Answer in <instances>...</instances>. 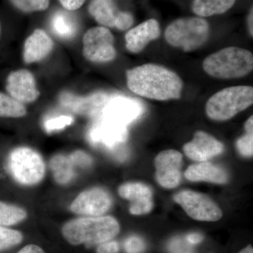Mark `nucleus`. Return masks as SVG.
Returning a JSON list of instances; mask_svg holds the SVG:
<instances>
[{
    "label": "nucleus",
    "instance_id": "1",
    "mask_svg": "<svg viewBox=\"0 0 253 253\" xmlns=\"http://www.w3.org/2000/svg\"><path fill=\"white\" fill-rule=\"evenodd\" d=\"M126 84L131 91L157 101L179 99L184 83L174 71L161 65L146 63L128 70Z\"/></svg>",
    "mask_w": 253,
    "mask_h": 253
},
{
    "label": "nucleus",
    "instance_id": "2",
    "mask_svg": "<svg viewBox=\"0 0 253 253\" xmlns=\"http://www.w3.org/2000/svg\"><path fill=\"white\" fill-rule=\"evenodd\" d=\"M119 223L111 216L78 218L63 226L64 239L73 246L100 244L109 241L120 232Z\"/></svg>",
    "mask_w": 253,
    "mask_h": 253
},
{
    "label": "nucleus",
    "instance_id": "3",
    "mask_svg": "<svg viewBox=\"0 0 253 253\" xmlns=\"http://www.w3.org/2000/svg\"><path fill=\"white\" fill-rule=\"evenodd\" d=\"M205 72L218 79L241 78L253 69V55L249 50L229 46L209 55L205 59Z\"/></svg>",
    "mask_w": 253,
    "mask_h": 253
},
{
    "label": "nucleus",
    "instance_id": "4",
    "mask_svg": "<svg viewBox=\"0 0 253 253\" xmlns=\"http://www.w3.org/2000/svg\"><path fill=\"white\" fill-rule=\"evenodd\" d=\"M253 104V86H230L217 91L208 99L206 112L208 117L213 121H226Z\"/></svg>",
    "mask_w": 253,
    "mask_h": 253
},
{
    "label": "nucleus",
    "instance_id": "5",
    "mask_svg": "<svg viewBox=\"0 0 253 253\" xmlns=\"http://www.w3.org/2000/svg\"><path fill=\"white\" fill-rule=\"evenodd\" d=\"M210 33L209 23L204 18H181L168 26L165 38L169 45L190 52L204 45L209 38Z\"/></svg>",
    "mask_w": 253,
    "mask_h": 253
},
{
    "label": "nucleus",
    "instance_id": "6",
    "mask_svg": "<svg viewBox=\"0 0 253 253\" xmlns=\"http://www.w3.org/2000/svg\"><path fill=\"white\" fill-rule=\"evenodd\" d=\"M7 167L15 181L22 185L38 184L45 174V165L41 154L28 147L13 150L8 157Z\"/></svg>",
    "mask_w": 253,
    "mask_h": 253
},
{
    "label": "nucleus",
    "instance_id": "7",
    "mask_svg": "<svg viewBox=\"0 0 253 253\" xmlns=\"http://www.w3.org/2000/svg\"><path fill=\"white\" fill-rule=\"evenodd\" d=\"M83 43V55L88 61L102 63L116 59L114 37L108 28H90L84 33Z\"/></svg>",
    "mask_w": 253,
    "mask_h": 253
},
{
    "label": "nucleus",
    "instance_id": "8",
    "mask_svg": "<svg viewBox=\"0 0 253 253\" xmlns=\"http://www.w3.org/2000/svg\"><path fill=\"white\" fill-rule=\"evenodd\" d=\"M173 199L188 215L196 220L216 221L222 217L220 208L206 195L184 190L174 195Z\"/></svg>",
    "mask_w": 253,
    "mask_h": 253
},
{
    "label": "nucleus",
    "instance_id": "9",
    "mask_svg": "<svg viewBox=\"0 0 253 253\" xmlns=\"http://www.w3.org/2000/svg\"><path fill=\"white\" fill-rule=\"evenodd\" d=\"M144 106L137 100L122 95H111L99 117L127 126L144 113Z\"/></svg>",
    "mask_w": 253,
    "mask_h": 253
},
{
    "label": "nucleus",
    "instance_id": "10",
    "mask_svg": "<svg viewBox=\"0 0 253 253\" xmlns=\"http://www.w3.org/2000/svg\"><path fill=\"white\" fill-rule=\"evenodd\" d=\"M127 129L102 117L96 120L87 133L89 142L94 146H102L109 149H116L126 142L127 139Z\"/></svg>",
    "mask_w": 253,
    "mask_h": 253
},
{
    "label": "nucleus",
    "instance_id": "11",
    "mask_svg": "<svg viewBox=\"0 0 253 253\" xmlns=\"http://www.w3.org/2000/svg\"><path fill=\"white\" fill-rule=\"evenodd\" d=\"M88 11L96 22L105 27L126 31L134 23L132 15L127 11H120L113 0H92Z\"/></svg>",
    "mask_w": 253,
    "mask_h": 253
},
{
    "label": "nucleus",
    "instance_id": "12",
    "mask_svg": "<svg viewBox=\"0 0 253 253\" xmlns=\"http://www.w3.org/2000/svg\"><path fill=\"white\" fill-rule=\"evenodd\" d=\"M111 96L98 91L88 96H79L64 91L60 94L59 102L63 107L71 112L96 118L99 117Z\"/></svg>",
    "mask_w": 253,
    "mask_h": 253
},
{
    "label": "nucleus",
    "instance_id": "13",
    "mask_svg": "<svg viewBox=\"0 0 253 253\" xmlns=\"http://www.w3.org/2000/svg\"><path fill=\"white\" fill-rule=\"evenodd\" d=\"M111 205L112 199L107 191L100 188H92L78 195L70 209L81 215L99 217L107 212Z\"/></svg>",
    "mask_w": 253,
    "mask_h": 253
},
{
    "label": "nucleus",
    "instance_id": "14",
    "mask_svg": "<svg viewBox=\"0 0 253 253\" xmlns=\"http://www.w3.org/2000/svg\"><path fill=\"white\" fill-rule=\"evenodd\" d=\"M182 155L175 150H166L155 158L156 178L158 184L166 189H172L179 184Z\"/></svg>",
    "mask_w": 253,
    "mask_h": 253
},
{
    "label": "nucleus",
    "instance_id": "15",
    "mask_svg": "<svg viewBox=\"0 0 253 253\" xmlns=\"http://www.w3.org/2000/svg\"><path fill=\"white\" fill-rule=\"evenodd\" d=\"M6 91L21 103H31L40 96L34 76L27 70L13 71L6 79Z\"/></svg>",
    "mask_w": 253,
    "mask_h": 253
},
{
    "label": "nucleus",
    "instance_id": "16",
    "mask_svg": "<svg viewBox=\"0 0 253 253\" xmlns=\"http://www.w3.org/2000/svg\"><path fill=\"white\" fill-rule=\"evenodd\" d=\"M184 154L190 159L199 162H206L224 151V145L211 134L199 131L194 139L184 145Z\"/></svg>",
    "mask_w": 253,
    "mask_h": 253
},
{
    "label": "nucleus",
    "instance_id": "17",
    "mask_svg": "<svg viewBox=\"0 0 253 253\" xmlns=\"http://www.w3.org/2000/svg\"><path fill=\"white\" fill-rule=\"evenodd\" d=\"M118 194L123 199L131 201L129 212L134 215L147 214L154 207L152 191L142 183L123 184L118 189Z\"/></svg>",
    "mask_w": 253,
    "mask_h": 253
},
{
    "label": "nucleus",
    "instance_id": "18",
    "mask_svg": "<svg viewBox=\"0 0 253 253\" xmlns=\"http://www.w3.org/2000/svg\"><path fill=\"white\" fill-rule=\"evenodd\" d=\"M159 23L154 18L145 21L126 33V48L134 54L141 52L151 42L161 36Z\"/></svg>",
    "mask_w": 253,
    "mask_h": 253
},
{
    "label": "nucleus",
    "instance_id": "19",
    "mask_svg": "<svg viewBox=\"0 0 253 253\" xmlns=\"http://www.w3.org/2000/svg\"><path fill=\"white\" fill-rule=\"evenodd\" d=\"M54 48V42L45 31L36 29L25 42L23 60L27 64L45 59Z\"/></svg>",
    "mask_w": 253,
    "mask_h": 253
},
{
    "label": "nucleus",
    "instance_id": "20",
    "mask_svg": "<svg viewBox=\"0 0 253 253\" xmlns=\"http://www.w3.org/2000/svg\"><path fill=\"white\" fill-rule=\"evenodd\" d=\"M184 176L191 181H207L214 184H226L228 174L223 168L212 163L202 162L187 168Z\"/></svg>",
    "mask_w": 253,
    "mask_h": 253
},
{
    "label": "nucleus",
    "instance_id": "21",
    "mask_svg": "<svg viewBox=\"0 0 253 253\" xmlns=\"http://www.w3.org/2000/svg\"><path fill=\"white\" fill-rule=\"evenodd\" d=\"M56 182L60 184H67L72 181L76 176V168L69 156L57 154L51 158L49 163Z\"/></svg>",
    "mask_w": 253,
    "mask_h": 253
},
{
    "label": "nucleus",
    "instance_id": "22",
    "mask_svg": "<svg viewBox=\"0 0 253 253\" xmlns=\"http://www.w3.org/2000/svg\"><path fill=\"white\" fill-rule=\"evenodd\" d=\"M51 31L62 39H72L77 34L78 24L72 15L66 11H56L51 20Z\"/></svg>",
    "mask_w": 253,
    "mask_h": 253
},
{
    "label": "nucleus",
    "instance_id": "23",
    "mask_svg": "<svg viewBox=\"0 0 253 253\" xmlns=\"http://www.w3.org/2000/svg\"><path fill=\"white\" fill-rule=\"evenodd\" d=\"M236 0H194L192 10L201 17L224 14L235 4Z\"/></svg>",
    "mask_w": 253,
    "mask_h": 253
},
{
    "label": "nucleus",
    "instance_id": "24",
    "mask_svg": "<svg viewBox=\"0 0 253 253\" xmlns=\"http://www.w3.org/2000/svg\"><path fill=\"white\" fill-rule=\"evenodd\" d=\"M27 217L22 208L0 201V226H11L21 222Z\"/></svg>",
    "mask_w": 253,
    "mask_h": 253
},
{
    "label": "nucleus",
    "instance_id": "25",
    "mask_svg": "<svg viewBox=\"0 0 253 253\" xmlns=\"http://www.w3.org/2000/svg\"><path fill=\"white\" fill-rule=\"evenodd\" d=\"M26 113L22 103L0 92V117L21 118L26 116Z\"/></svg>",
    "mask_w": 253,
    "mask_h": 253
},
{
    "label": "nucleus",
    "instance_id": "26",
    "mask_svg": "<svg viewBox=\"0 0 253 253\" xmlns=\"http://www.w3.org/2000/svg\"><path fill=\"white\" fill-rule=\"evenodd\" d=\"M246 134L236 141V148L240 154L246 157L253 154V118L251 116L245 123Z\"/></svg>",
    "mask_w": 253,
    "mask_h": 253
},
{
    "label": "nucleus",
    "instance_id": "27",
    "mask_svg": "<svg viewBox=\"0 0 253 253\" xmlns=\"http://www.w3.org/2000/svg\"><path fill=\"white\" fill-rule=\"evenodd\" d=\"M22 241L20 231L0 226V252L21 244Z\"/></svg>",
    "mask_w": 253,
    "mask_h": 253
},
{
    "label": "nucleus",
    "instance_id": "28",
    "mask_svg": "<svg viewBox=\"0 0 253 253\" xmlns=\"http://www.w3.org/2000/svg\"><path fill=\"white\" fill-rule=\"evenodd\" d=\"M16 9L24 13L42 11L48 9L50 0H9Z\"/></svg>",
    "mask_w": 253,
    "mask_h": 253
},
{
    "label": "nucleus",
    "instance_id": "29",
    "mask_svg": "<svg viewBox=\"0 0 253 253\" xmlns=\"http://www.w3.org/2000/svg\"><path fill=\"white\" fill-rule=\"evenodd\" d=\"M73 122H74V119L72 116H59L46 120L44 126L46 131L51 133L53 131L61 130L66 126H71Z\"/></svg>",
    "mask_w": 253,
    "mask_h": 253
},
{
    "label": "nucleus",
    "instance_id": "30",
    "mask_svg": "<svg viewBox=\"0 0 253 253\" xmlns=\"http://www.w3.org/2000/svg\"><path fill=\"white\" fill-rule=\"evenodd\" d=\"M168 249L170 253H195L191 245L185 238H173L168 244Z\"/></svg>",
    "mask_w": 253,
    "mask_h": 253
},
{
    "label": "nucleus",
    "instance_id": "31",
    "mask_svg": "<svg viewBox=\"0 0 253 253\" xmlns=\"http://www.w3.org/2000/svg\"><path fill=\"white\" fill-rule=\"evenodd\" d=\"M70 159L76 168L86 169L92 165V158L83 151H76L69 155Z\"/></svg>",
    "mask_w": 253,
    "mask_h": 253
},
{
    "label": "nucleus",
    "instance_id": "32",
    "mask_svg": "<svg viewBox=\"0 0 253 253\" xmlns=\"http://www.w3.org/2000/svg\"><path fill=\"white\" fill-rule=\"evenodd\" d=\"M123 246L126 253H140L143 252L146 248L144 240L137 236L128 237L125 241Z\"/></svg>",
    "mask_w": 253,
    "mask_h": 253
},
{
    "label": "nucleus",
    "instance_id": "33",
    "mask_svg": "<svg viewBox=\"0 0 253 253\" xmlns=\"http://www.w3.org/2000/svg\"><path fill=\"white\" fill-rule=\"evenodd\" d=\"M120 250L119 244L116 241H105L98 246L97 253H118Z\"/></svg>",
    "mask_w": 253,
    "mask_h": 253
},
{
    "label": "nucleus",
    "instance_id": "34",
    "mask_svg": "<svg viewBox=\"0 0 253 253\" xmlns=\"http://www.w3.org/2000/svg\"><path fill=\"white\" fill-rule=\"evenodd\" d=\"M61 5L68 11H75L80 9L86 0H59Z\"/></svg>",
    "mask_w": 253,
    "mask_h": 253
},
{
    "label": "nucleus",
    "instance_id": "35",
    "mask_svg": "<svg viewBox=\"0 0 253 253\" xmlns=\"http://www.w3.org/2000/svg\"><path fill=\"white\" fill-rule=\"evenodd\" d=\"M17 253H45L43 249L37 245L31 244L25 246Z\"/></svg>",
    "mask_w": 253,
    "mask_h": 253
},
{
    "label": "nucleus",
    "instance_id": "36",
    "mask_svg": "<svg viewBox=\"0 0 253 253\" xmlns=\"http://www.w3.org/2000/svg\"><path fill=\"white\" fill-rule=\"evenodd\" d=\"M185 239L191 245L199 244L204 240V236L198 233L188 234Z\"/></svg>",
    "mask_w": 253,
    "mask_h": 253
},
{
    "label": "nucleus",
    "instance_id": "37",
    "mask_svg": "<svg viewBox=\"0 0 253 253\" xmlns=\"http://www.w3.org/2000/svg\"><path fill=\"white\" fill-rule=\"evenodd\" d=\"M253 8L251 9V11H250V14L249 16V18H248V26H249V31L250 33V35H251V37H253Z\"/></svg>",
    "mask_w": 253,
    "mask_h": 253
},
{
    "label": "nucleus",
    "instance_id": "38",
    "mask_svg": "<svg viewBox=\"0 0 253 253\" xmlns=\"http://www.w3.org/2000/svg\"><path fill=\"white\" fill-rule=\"evenodd\" d=\"M239 253H253V249L252 246H247V247L245 248L244 249H243L242 251H241Z\"/></svg>",
    "mask_w": 253,
    "mask_h": 253
},
{
    "label": "nucleus",
    "instance_id": "39",
    "mask_svg": "<svg viewBox=\"0 0 253 253\" xmlns=\"http://www.w3.org/2000/svg\"><path fill=\"white\" fill-rule=\"evenodd\" d=\"M0 34H1V24H0Z\"/></svg>",
    "mask_w": 253,
    "mask_h": 253
}]
</instances>
